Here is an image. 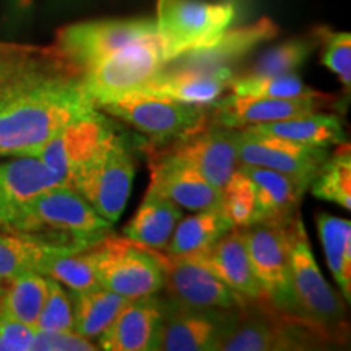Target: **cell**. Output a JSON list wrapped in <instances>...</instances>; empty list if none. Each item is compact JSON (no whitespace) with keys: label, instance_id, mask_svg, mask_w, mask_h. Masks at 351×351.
<instances>
[{"label":"cell","instance_id":"1","mask_svg":"<svg viewBox=\"0 0 351 351\" xmlns=\"http://www.w3.org/2000/svg\"><path fill=\"white\" fill-rule=\"evenodd\" d=\"M95 112L83 72L56 46L0 44V156H34L62 127Z\"/></svg>","mask_w":351,"mask_h":351},{"label":"cell","instance_id":"2","mask_svg":"<svg viewBox=\"0 0 351 351\" xmlns=\"http://www.w3.org/2000/svg\"><path fill=\"white\" fill-rule=\"evenodd\" d=\"M109 228L111 223L101 217L75 189L56 186L29 200L7 232L80 251L103 239Z\"/></svg>","mask_w":351,"mask_h":351},{"label":"cell","instance_id":"3","mask_svg":"<svg viewBox=\"0 0 351 351\" xmlns=\"http://www.w3.org/2000/svg\"><path fill=\"white\" fill-rule=\"evenodd\" d=\"M251 304L241 309L238 320L219 341L217 351L306 350L333 341L324 328L309 320L282 313L269 302H263L262 313L251 311Z\"/></svg>","mask_w":351,"mask_h":351},{"label":"cell","instance_id":"4","mask_svg":"<svg viewBox=\"0 0 351 351\" xmlns=\"http://www.w3.org/2000/svg\"><path fill=\"white\" fill-rule=\"evenodd\" d=\"M289 271L296 314L324 328L332 340H343L345 304L324 278L298 215L291 221Z\"/></svg>","mask_w":351,"mask_h":351},{"label":"cell","instance_id":"5","mask_svg":"<svg viewBox=\"0 0 351 351\" xmlns=\"http://www.w3.org/2000/svg\"><path fill=\"white\" fill-rule=\"evenodd\" d=\"M234 19L236 8L230 2L158 0L156 33L163 43L166 62L213 41Z\"/></svg>","mask_w":351,"mask_h":351},{"label":"cell","instance_id":"6","mask_svg":"<svg viewBox=\"0 0 351 351\" xmlns=\"http://www.w3.org/2000/svg\"><path fill=\"white\" fill-rule=\"evenodd\" d=\"M96 280L103 288L134 300L165 288V269L156 251L130 239L103 238L91 245Z\"/></svg>","mask_w":351,"mask_h":351},{"label":"cell","instance_id":"7","mask_svg":"<svg viewBox=\"0 0 351 351\" xmlns=\"http://www.w3.org/2000/svg\"><path fill=\"white\" fill-rule=\"evenodd\" d=\"M296 215L287 219H262L245 226L247 254L267 301L275 309L291 315H298L289 271L291 221Z\"/></svg>","mask_w":351,"mask_h":351},{"label":"cell","instance_id":"8","mask_svg":"<svg viewBox=\"0 0 351 351\" xmlns=\"http://www.w3.org/2000/svg\"><path fill=\"white\" fill-rule=\"evenodd\" d=\"M165 64L163 43L156 33L104 57L83 72V82L98 108L147 85Z\"/></svg>","mask_w":351,"mask_h":351},{"label":"cell","instance_id":"9","mask_svg":"<svg viewBox=\"0 0 351 351\" xmlns=\"http://www.w3.org/2000/svg\"><path fill=\"white\" fill-rule=\"evenodd\" d=\"M135 165L121 140L114 137L98 155L77 171L70 181L88 204L106 221L116 223L132 192Z\"/></svg>","mask_w":351,"mask_h":351},{"label":"cell","instance_id":"10","mask_svg":"<svg viewBox=\"0 0 351 351\" xmlns=\"http://www.w3.org/2000/svg\"><path fill=\"white\" fill-rule=\"evenodd\" d=\"M98 109L127 122L156 142L181 138L204 125L208 116L207 106L142 93H127L103 103Z\"/></svg>","mask_w":351,"mask_h":351},{"label":"cell","instance_id":"11","mask_svg":"<svg viewBox=\"0 0 351 351\" xmlns=\"http://www.w3.org/2000/svg\"><path fill=\"white\" fill-rule=\"evenodd\" d=\"M160 306L155 350L163 351H217L241 313V309L186 306L171 298L160 300Z\"/></svg>","mask_w":351,"mask_h":351},{"label":"cell","instance_id":"12","mask_svg":"<svg viewBox=\"0 0 351 351\" xmlns=\"http://www.w3.org/2000/svg\"><path fill=\"white\" fill-rule=\"evenodd\" d=\"M278 26L270 19H261L256 23L223 32L213 41L200 47L182 52L163 65L160 72L178 75H218L234 78L232 65L238 64L254 47L275 38Z\"/></svg>","mask_w":351,"mask_h":351},{"label":"cell","instance_id":"13","mask_svg":"<svg viewBox=\"0 0 351 351\" xmlns=\"http://www.w3.org/2000/svg\"><path fill=\"white\" fill-rule=\"evenodd\" d=\"M153 34H156V21L150 19L83 21L60 28L56 47L85 72L127 44Z\"/></svg>","mask_w":351,"mask_h":351},{"label":"cell","instance_id":"14","mask_svg":"<svg viewBox=\"0 0 351 351\" xmlns=\"http://www.w3.org/2000/svg\"><path fill=\"white\" fill-rule=\"evenodd\" d=\"M114 137L116 135L108 121L99 112H95L62 127L34 156L39 158L64 186H70L77 171L98 155Z\"/></svg>","mask_w":351,"mask_h":351},{"label":"cell","instance_id":"15","mask_svg":"<svg viewBox=\"0 0 351 351\" xmlns=\"http://www.w3.org/2000/svg\"><path fill=\"white\" fill-rule=\"evenodd\" d=\"M238 138L239 129L204 124L184 135L166 152L194 168L212 186L221 191L239 166Z\"/></svg>","mask_w":351,"mask_h":351},{"label":"cell","instance_id":"16","mask_svg":"<svg viewBox=\"0 0 351 351\" xmlns=\"http://www.w3.org/2000/svg\"><path fill=\"white\" fill-rule=\"evenodd\" d=\"M328 148L296 143L270 135H261L247 129H239V165L258 166L295 176L311 184L320 165L327 160Z\"/></svg>","mask_w":351,"mask_h":351},{"label":"cell","instance_id":"17","mask_svg":"<svg viewBox=\"0 0 351 351\" xmlns=\"http://www.w3.org/2000/svg\"><path fill=\"white\" fill-rule=\"evenodd\" d=\"M156 254L163 263L165 287L171 300L186 306L217 309H245L252 302L238 295L200 263L160 251Z\"/></svg>","mask_w":351,"mask_h":351},{"label":"cell","instance_id":"18","mask_svg":"<svg viewBox=\"0 0 351 351\" xmlns=\"http://www.w3.org/2000/svg\"><path fill=\"white\" fill-rule=\"evenodd\" d=\"M186 258L200 263L245 300L269 302L252 270L245 245V226H232L208 249Z\"/></svg>","mask_w":351,"mask_h":351},{"label":"cell","instance_id":"19","mask_svg":"<svg viewBox=\"0 0 351 351\" xmlns=\"http://www.w3.org/2000/svg\"><path fill=\"white\" fill-rule=\"evenodd\" d=\"M330 99V95L322 98H251L231 93L212 103L213 122L230 129H245L315 112Z\"/></svg>","mask_w":351,"mask_h":351},{"label":"cell","instance_id":"20","mask_svg":"<svg viewBox=\"0 0 351 351\" xmlns=\"http://www.w3.org/2000/svg\"><path fill=\"white\" fill-rule=\"evenodd\" d=\"M150 169L152 178L148 189L174 202L179 207L192 212L219 208L221 191L168 152L153 156Z\"/></svg>","mask_w":351,"mask_h":351},{"label":"cell","instance_id":"21","mask_svg":"<svg viewBox=\"0 0 351 351\" xmlns=\"http://www.w3.org/2000/svg\"><path fill=\"white\" fill-rule=\"evenodd\" d=\"M56 186L64 184L36 156H15L0 163V231H10L25 205Z\"/></svg>","mask_w":351,"mask_h":351},{"label":"cell","instance_id":"22","mask_svg":"<svg viewBox=\"0 0 351 351\" xmlns=\"http://www.w3.org/2000/svg\"><path fill=\"white\" fill-rule=\"evenodd\" d=\"M160 319V298L148 295L129 300L99 335L98 346L106 351L155 350Z\"/></svg>","mask_w":351,"mask_h":351},{"label":"cell","instance_id":"23","mask_svg":"<svg viewBox=\"0 0 351 351\" xmlns=\"http://www.w3.org/2000/svg\"><path fill=\"white\" fill-rule=\"evenodd\" d=\"M239 169L251 179L256 192L254 221L287 219L296 215V208L309 189V182L280 171L239 165Z\"/></svg>","mask_w":351,"mask_h":351},{"label":"cell","instance_id":"24","mask_svg":"<svg viewBox=\"0 0 351 351\" xmlns=\"http://www.w3.org/2000/svg\"><path fill=\"white\" fill-rule=\"evenodd\" d=\"M181 218L179 205L148 189L135 217L124 228V234L132 243L143 247L165 251Z\"/></svg>","mask_w":351,"mask_h":351},{"label":"cell","instance_id":"25","mask_svg":"<svg viewBox=\"0 0 351 351\" xmlns=\"http://www.w3.org/2000/svg\"><path fill=\"white\" fill-rule=\"evenodd\" d=\"M247 130L261 135H270L296 143L314 145V147H332L346 142V135L339 117L328 114H302L289 119L245 127Z\"/></svg>","mask_w":351,"mask_h":351},{"label":"cell","instance_id":"26","mask_svg":"<svg viewBox=\"0 0 351 351\" xmlns=\"http://www.w3.org/2000/svg\"><path fill=\"white\" fill-rule=\"evenodd\" d=\"M231 78L218 75H178V73L158 72L147 85L132 93H142L169 98L187 104L208 106L221 98L226 88H230Z\"/></svg>","mask_w":351,"mask_h":351},{"label":"cell","instance_id":"27","mask_svg":"<svg viewBox=\"0 0 351 351\" xmlns=\"http://www.w3.org/2000/svg\"><path fill=\"white\" fill-rule=\"evenodd\" d=\"M127 302V298L103 288L101 285L83 291H73V330L78 335L95 341Z\"/></svg>","mask_w":351,"mask_h":351},{"label":"cell","instance_id":"28","mask_svg":"<svg viewBox=\"0 0 351 351\" xmlns=\"http://www.w3.org/2000/svg\"><path fill=\"white\" fill-rule=\"evenodd\" d=\"M231 228V221L219 208L202 210L179 219L165 251L174 257L194 256L213 245Z\"/></svg>","mask_w":351,"mask_h":351},{"label":"cell","instance_id":"29","mask_svg":"<svg viewBox=\"0 0 351 351\" xmlns=\"http://www.w3.org/2000/svg\"><path fill=\"white\" fill-rule=\"evenodd\" d=\"M47 295V276L34 270L12 276L0 282V302L13 319L29 327H36ZM36 330V328H34Z\"/></svg>","mask_w":351,"mask_h":351},{"label":"cell","instance_id":"30","mask_svg":"<svg viewBox=\"0 0 351 351\" xmlns=\"http://www.w3.org/2000/svg\"><path fill=\"white\" fill-rule=\"evenodd\" d=\"M38 274L49 276L72 291H83L98 285L91 245L80 251H70L54 245L44 254L38 265Z\"/></svg>","mask_w":351,"mask_h":351},{"label":"cell","instance_id":"31","mask_svg":"<svg viewBox=\"0 0 351 351\" xmlns=\"http://www.w3.org/2000/svg\"><path fill=\"white\" fill-rule=\"evenodd\" d=\"M317 230L328 269L345 300H351V223L348 219L317 215Z\"/></svg>","mask_w":351,"mask_h":351},{"label":"cell","instance_id":"32","mask_svg":"<svg viewBox=\"0 0 351 351\" xmlns=\"http://www.w3.org/2000/svg\"><path fill=\"white\" fill-rule=\"evenodd\" d=\"M311 192L320 200L333 202L346 212L351 208V155L350 145L341 143L333 155L320 165L309 184Z\"/></svg>","mask_w":351,"mask_h":351},{"label":"cell","instance_id":"33","mask_svg":"<svg viewBox=\"0 0 351 351\" xmlns=\"http://www.w3.org/2000/svg\"><path fill=\"white\" fill-rule=\"evenodd\" d=\"M51 247L54 245L29 236L0 231V282L28 270L38 271L39 262Z\"/></svg>","mask_w":351,"mask_h":351},{"label":"cell","instance_id":"34","mask_svg":"<svg viewBox=\"0 0 351 351\" xmlns=\"http://www.w3.org/2000/svg\"><path fill=\"white\" fill-rule=\"evenodd\" d=\"M231 93L251 98H322L326 93L307 86L295 73L274 77H244L231 80Z\"/></svg>","mask_w":351,"mask_h":351},{"label":"cell","instance_id":"35","mask_svg":"<svg viewBox=\"0 0 351 351\" xmlns=\"http://www.w3.org/2000/svg\"><path fill=\"white\" fill-rule=\"evenodd\" d=\"M315 43L309 39H291L270 47L243 73L244 77H274L296 72L314 51Z\"/></svg>","mask_w":351,"mask_h":351},{"label":"cell","instance_id":"36","mask_svg":"<svg viewBox=\"0 0 351 351\" xmlns=\"http://www.w3.org/2000/svg\"><path fill=\"white\" fill-rule=\"evenodd\" d=\"M219 210L232 226H249L254 221L256 192L251 179L239 169V166L221 189Z\"/></svg>","mask_w":351,"mask_h":351},{"label":"cell","instance_id":"37","mask_svg":"<svg viewBox=\"0 0 351 351\" xmlns=\"http://www.w3.org/2000/svg\"><path fill=\"white\" fill-rule=\"evenodd\" d=\"M39 332H72L73 304L72 296L65 291L62 283L47 276V295L36 320ZM75 332V330H73Z\"/></svg>","mask_w":351,"mask_h":351},{"label":"cell","instance_id":"38","mask_svg":"<svg viewBox=\"0 0 351 351\" xmlns=\"http://www.w3.org/2000/svg\"><path fill=\"white\" fill-rule=\"evenodd\" d=\"M317 34L322 38V54H320V62L340 78V82L346 86V90H350V85H351L350 33L319 29Z\"/></svg>","mask_w":351,"mask_h":351},{"label":"cell","instance_id":"39","mask_svg":"<svg viewBox=\"0 0 351 351\" xmlns=\"http://www.w3.org/2000/svg\"><path fill=\"white\" fill-rule=\"evenodd\" d=\"M34 333L33 327L13 319L0 302V351H29Z\"/></svg>","mask_w":351,"mask_h":351},{"label":"cell","instance_id":"40","mask_svg":"<svg viewBox=\"0 0 351 351\" xmlns=\"http://www.w3.org/2000/svg\"><path fill=\"white\" fill-rule=\"evenodd\" d=\"M99 346L93 340L77 332H39L36 330L32 350L39 351H96Z\"/></svg>","mask_w":351,"mask_h":351}]
</instances>
